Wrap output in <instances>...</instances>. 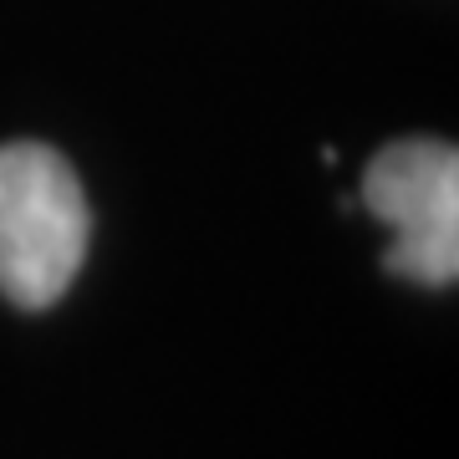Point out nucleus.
<instances>
[{"mask_svg":"<svg viewBox=\"0 0 459 459\" xmlns=\"http://www.w3.org/2000/svg\"><path fill=\"white\" fill-rule=\"evenodd\" d=\"M87 255V199L56 148H0V291L16 307H51Z\"/></svg>","mask_w":459,"mask_h":459,"instance_id":"nucleus-1","label":"nucleus"},{"mask_svg":"<svg viewBox=\"0 0 459 459\" xmlns=\"http://www.w3.org/2000/svg\"><path fill=\"white\" fill-rule=\"evenodd\" d=\"M362 204L394 230L388 271L413 286L459 276V153L439 138H398L362 174Z\"/></svg>","mask_w":459,"mask_h":459,"instance_id":"nucleus-2","label":"nucleus"}]
</instances>
